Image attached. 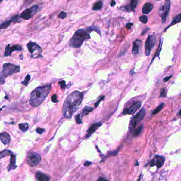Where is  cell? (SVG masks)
<instances>
[{"mask_svg": "<svg viewBox=\"0 0 181 181\" xmlns=\"http://www.w3.org/2000/svg\"><path fill=\"white\" fill-rule=\"evenodd\" d=\"M84 93L75 91L66 98L62 108L63 116L67 119L71 118L83 101Z\"/></svg>", "mask_w": 181, "mask_h": 181, "instance_id": "1", "label": "cell"}, {"mask_svg": "<svg viewBox=\"0 0 181 181\" xmlns=\"http://www.w3.org/2000/svg\"><path fill=\"white\" fill-rule=\"evenodd\" d=\"M51 84L46 86H39L31 92L29 103L33 107H37L42 103L51 90Z\"/></svg>", "mask_w": 181, "mask_h": 181, "instance_id": "2", "label": "cell"}, {"mask_svg": "<svg viewBox=\"0 0 181 181\" xmlns=\"http://www.w3.org/2000/svg\"><path fill=\"white\" fill-rule=\"evenodd\" d=\"M90 38V32L88 29H79L70 40L69 46L76 48H80L85 40Z\"/></svg>", "mask_w": 181, "mask_h": 181, "instance_id": "3", "label": "cell"}, {"mask_svg": "<svg viewBox=\"0 0 181 181\" xmlns=\"http://www.w3.org/2000/svg\"><path fill=\"white\" fill-rule=\"evenodd\" d=\"M20 67L11 63H5L3 65V69L0 72V85L5 83V78L14 74L19 73Z\"/></svg>", "mask_w": 181, "mask_h": 181, "instance_id": "4", "label": "cell"}, {"mask_svg": "<svg viewBox=\"0 0 181 181\" xmlns=\"http://www.w3.org/2000/svg\"><path fill=\"white\" fill-rule=\"evenodd\" d=\"M27 47L29 52L31 54V57L32 58L35 59L43 57L41 54L42 49L36 43L30 41L27 44Z\"/></svg>", "mask_w": 181, "mask_h": 181, "instance_id": "5", "label": "cell"}, {"mask_svg": "<svg viewBox=\"0 0 181 181\" xmlns=\"http://www.w3.org/2000/svg\"><path fill=\"white\" fill-rule=\"evenodd\" d=\"M145 115V109L144 108L141 109L139 112L135 115L131 120L129 124V130L130 131L133 130L138 124L143 120Z\"/></svg>", "mask_w": 181, "mask_h": 181, "instance_id": "6", "label": "cell"}, {"mask_svg": "<svg viewBox=\"0 0 181 181\" xmlns=\"http://www.w3.org/2000/svg\"><path fill=\"white\" fill-rule=\"evenodd\" d=\"M170 7V0H165V2L161 5L159 10V16L161 17L163 23H165L166 21L167 18L169 15Z\"/></svg>", "mask_w": 181, "mask_h": 181, "instance_id": "7", "label": "cell"}, {"mask_svg": "<svg viewBox=\"0 0 181 181\" xmlns=\"http://www.w3.org/2000/svg\"><path fill=\"white\" fill-rule=\"evenodd\" d=\"M41 157L40 155L35 152H29L27 155L26 161L29 166L34 167L40 163Z\"/></svg>", "mask_w": 181, "mask_h": 181, "instance_id": "8", "label": "cell"}, {"mask_svg": "<svg viewBox=\"0 0 181 181\" xmlns=\"http://www.w3.org/2000/svg\"><path fill=\"white\" fill-rule=\"evenodd\" d=\"M39 9L38 5H34L29 9H26L20 14V18L23 20H28L30 19Z\"/></svg>", "mask_w": 181, "mask_h": 181, "instance_id": "9", "label": "cell"}, {"mask_svg": "<svg viewBox=\"0 0 181 181\" xmlns=\"http://www.w3.org/2000/svg\"><path fill=\"white\" fill-rule=\"evenodd\" d=\"M156 43V37L154 35H149L148 36L145 43V55L149 56L152 49L154 47Z\"/></svg>", "mask_w": 181, "mask_h": 181, "instance_id": "10", "label": "cell"}, {"mask_svg": "<svg viewBox=\"0 0 181 181\" xmlns=\"http://www.w3.org/2000/svg\"><path fill=\"white\" fill-rule=\"evenodd\" d=\"M141 101H136L133 103L132 106L130 108H125L123 112V115H133L134 113L140 108L141 106Z\"/></svg>", "mask_w": 181, "mask_h": 181, "instance_id": "11", "label": "cell"}, {"mask_svg": "<svg viewBox=\"0 0 181 181\" xmlns=\"http://www.w3.org/2000/svg\"><path fill=\"white\" fill-rule=\"evenodd\" d=\"M22 50H23V47L19 44L11 45V44H8L5 49L4 56L5 57L10 56L11 55L12 52L14 51H21Z\"/></svg>", "mask_w": 181, "mask_h": 181, "instance_id": "12", "label": "cell"}, {"mask_svg": "<svg viewBox=\"0 0 181 181\" xmlns=\"http://www.w3.org/2000/svg\"><path fill=\"white\" fill-rule=\"evenodd\" d=\"M165 161V157L161 156L156 155L154 157V159H152L150 162V166L151 167L156 166L157 168H161L163 166Z\"/></svg>", "mask_w": 181, "mask_h": 181, "instance_id": "13", "label": "cell"}, {"mask_svg": "<svg viewBox=\"0 0 181 181\" xmlns=\"http://www.w3.org/2000/svg\"><path fill=\"white\" fill-rule=\"evenodd\" d=\"M139 1L140 0H130V2L128 3V5L121 8L128 12L134 11L138 3L139 2Z\"/></svg>", "mask_w": 181, "mask_h": 181, "instance_id": "14", "label": "cell"}, {"mask_svg": "<svg viewBox=\"0 0 181 181\" xmlns=\"http://www.w3.org/2000/svg\"><path fill=\"white\" fill-rule=\"evenodd\" d=\"M102 125L101 122H96L92 124L88 130L87 135L86 136V138H89L92 134H93Z\"/></svg>", "mask_w": 181, "mask_h": 181, "instance_id": "15", "label": "cell"}, {"mask_svg": "<svg viewBox=\"0 0 181 181\" xmlns=\"http://www.w3.org/2000/svg\"><path fill=\"white\" fill-rule=\"evenodd\" d=\"M142 46V41L139 39H136L134 42L132 47V54L136 56L139 53V50Z\"/></svg>", "mask_w": 181, "mask_h": 181, "instance_id": "16", "label": "cell"}, {"mask_svg": "<svg viewBox=\"0 0 181 181\" xmlns=\"http://www.w3.org/2000/svg\"><path fill=\"white\" fill-rule=\"evenodd\" d=\"M10 139H11L9 133L7 132H3L0 134V140L5 145H7L9 144Z\"/></svg>", "mask_w": 181, "mask_h": 181, "instance_id": "17", "label": "cell"}, {"mask_svg": "<svg viewBox=\"0 0 181 181\" xmlns=\"http://www.w3.org/2000/svg\"><path fill=\"white\" fill-rule=\"evenodd\" d=\"M36 178L38 181H49L50 179L48 176L40 172L36 173Z\"/></svg>", "mask_w": 181, "mask_h": 181, "instance_id": "18", "label": "cell"}, {"mask_svg": "<svg viewBox=\"0 0 181 181\" xmlns=\"http://www.w3.org/2000/svg\"><path fill=\"white\" fill-rule=\"evenodd\" d=\"M153 9V5L151 3H146L143 6L142 12L144 14H148L152 11Z\"/></svg>", "mask_w": 181, "mask_h": 181, "instance_id": "19", "label": "cell"}, {"mask_svg": "<svg viewBox=\"0 0 181 181\" xmlns=\"http://www.w3.org/2000/svg\"><path fill=\"white\" fill-rule=\"evenodd\" d=\"M10 156H11V161H10V166H9V170H8L9 171L11 170H14L17 167V166L16 165V155L12 152V153L10 155Z\"/></svg>", "mask_w": 181, "mask_h": 181, "instance_id": "20", "label": "cell"}, {"mask_svg": "<svg viewBox=\"0 0 181 181\" xmlns=\"http://www.w3.org/2000/svg\"><path fill=\"white\" fill-rule=\"evenodd\" d=\"M102 7H103V2L101 0H99L94 3L92 9L94 11H97L101 9Z\"/></svg>", "mask_w": 181, "mask_h": 181, "instance_id": "21", "label": "cell"}, {"mask_svg": "<svg viewBox=\"0 0 181 181\" xmlns=\"http://www.w3.org/2000/svg\"><path fill=\"white\" fill-rule=\"evenodd\" d=\"M93 110H94V108H92V107L87 106H85V108L83 109V112L81 114V117H83V116L87 115H89V113L91 112Z\"/></svg>", "mask_w": 181, "mask_h": 181, "instance_id": "22", "label": "cell"}, {"mask_svg": "<svg viewBox=\"0 0 181 181\" xmlns=\"http://www.w3.org/2000/svg\"><path fill=\"white\" fill-rule=\"evenodd\" d=\"M180 22H181V17H180V14H178V15L174 19V20L170 24V26H168V27L166 28L165 30V31L168 28H170V27L174 25V24H177V23H179Z\"/></svg>", "mask_w": 181, "mask_h": 181, "instance_id": "23", "label": "cell"}, {"mask_svg": "<svg viewBox=\"0 0 181 181\" xmlns=\"http://www.w3.org/2000/svg\"><path fill=\"white\" fill-rule=\"evenodd\" d=\"M12 153V152L11 150H7V149L0 152V159L8 156H10Z\"/></svg>", "mask_w": 181, "mask_h": 181, "instance_id": "24", "label": "cell"}, {"mask_svg": "<svg viewBox=\"0 0 181 181\" xmlns=\"http://www.w3.org/2000/svg\"><path fill=\"white\" fill-rule=\"evenodd\" d=\"M19 128L21 131L23 133L27 131L29 128V124L28 123H23V124H19Z\"/></svg>", "mask_w": 181, "mask_h": 181, "instance_id": "25", "label": "cell"}, {"mask_svg": "<svg viewBox=\"0 0 181 181\" xmlns=\"http://www.w3.org/2000/svg\"><path fill=\"white\" fill-rule=\"evenodd\" d=\"M12 22V20L11 19V20H8L7 21L3 22L2 24H0V30L7 29L9 27V26L10 25Z\"/></svg>", "mask_w": 181, "mask_h": 181, "instance_id": "26", "label": "cell"}, {"mask_svg": "<svg viewBox=\"0 0 181 181\" xmlns=\"http://www.w3.org/2000/svg\"><path fill=\"white\" fill-rule=\"evenodd\" d=\"M143 127L142 126H140L138 128H136L133 132V136L136 137L138 136L141 133L142 131L143 130Z\"/></svg>", "mask_w": 181, "mask_h": 181, "instance_id": "27", "label": "cell"}, {"mask_svg": "<svg viewBox=\"0 0 181 181\" xmlns=\"http://www.w3.org/2000/svg\"><path fill=\"white\" fill-rule=\"evenodd\" d=\"M164 105L165 104H164V103H162L160 105H159L157 107V108L153 111V114L155 115V114H157V113L159 112L163 109Z\"/></svg>", "mask_w": 181, "mask_h": 181, "instance_id": "28", "label": "cell"}, {"mask_svg": "<svg viewBox=\"0 0 181 181\" xmlns=\"http://www.w3.org/2000/svg\"><path fill=\"white\" fill-rule=\"evenodd\" d=\"M30 76L29 75V74H28V75L26 76V77H25V80H24V81L21 82V84L24 85L25 86H27L28 84L29 83V81H30Z\"/></svg>", "mask_w": 181, "mask_h": 181, "instance_id": "29", "label": "cell"}, {"mask_svg": "<svg viewBox=\"0 0 181 181\" xmlns=\"http://www.w3.org/2000/svg\"><path fill=\"white\" fill-rule=\"evenodd\" d=\"M21 18H20V16L17 14V15L13 16V17L11 19L13 22L16 23V22H20L21 21Z\"/></svg>", "mask_w": 181, "mask_h": 181, "instance_id": "30", "label": "cell"}, {"mask_svg": "<svg viewBox=\"0 0 181 181\" xmlns=\"http://www.w3.org/2000/svg\"><path fill=\"white\" fill-rule=\"evenodd\" d=\"M148 18L147 16H142L139 18V20L144 24H145L148 22Z\"/></svg>", "mask_w": 181, "mask_h": 181, "instance_id": "31", "label": "cell"}, {"mask_svg": "<svg viewBox=\"0 0 181 181\" xmlns=\"http://www.w3.org/2000/svg\"><path fill=\"white\" fill-rule=\"evenodd\" d=\"M166 94H167V91H166V89L165 88H162L161 90L159 97H166Z\"/></svg>", "mask_w": 181, "mask_h": 181, "instance_id": "32", "label": "cell"}, {"mask_svg": "<svg viewBox=\"0 0 181 181\" xmlns=\"http://www.w3.org/2000/svg\"><path fill=\"white\" fill-rule=\"evenodd\" d=\"M67 14L65 12L61 11L60 14H58V18H60L61 19H64L67 17Z\"/></svg>", "mask_w": 181, "mask_h": 181, "instance_id": "33", "label": "cell"}, {"mask_svg": "<svg viewBox=\"0 0 181 181\" xmlns=\"http://www.w3.org/2000/svg\"><path fill=\"white\" fill-rule=\"evenodd\" d=\"M58 84L60 85L61 88L62 90H65L66 88V83L65 81H62L58 82Z\"/></svg>", "mask_w": 181, "mask_h": 181, "instance_id": "34", "label": "cell"}, {"mask_svg": "<svg viewBox=\"0 0 181 181\" xmlns=\"http://www.w3.org/2000/svg\"><path fill=\"white\" fill-rule=\"evenodd\" d=\"M76 124H82V119H81V114L78 115L76 117Z\"/></svg>", "mask_w": 181, "mask_h": 181, "instance_id": "35", "label": "cell"}, {"mask_svg": "<svg viewBox=\"0 0 181 181\" xmlns=\"http://www.w3.org/2000/svg\"><path fill=\"white\" fill-rule=\"evenodd\" d=\"M119 150H120V148L117 149L116 150H115L114 152H110L108 153V156H115L116 155L118 154Z\"/></svg>", "mask_w": 181, "mask_h": 181, "instance_id": "36", "label": "cell"}, {"mask_svg": "<svg viewBox=\"0 0 181 181\" xmlns=\"http://www.w3.org/2000/svg\"><path fill=\"white\" fill-rule=\"evenodd\" d=\"M51 101H52L53 102H54V103L58 102V97H57V95L55 94L52 95V97H51Z\"/></svg>", "mask_w": 181, "mask_h": 181, "instance_id": "37", "label": "cell"}, {"mask_svg": "<svg viewBox=\"0 0 181 181\" xmlns=\"http://www.w3.org/2000/svg\"><path fill=\"white\" fill-rule=\"evenodd\" d=\"M104 98H105V96H102V97H101L100 99L98 101L96 102L95 103V108H97V106H98L99 104L100 103V102H101V101H103Z\"/></svg>", "mask_w": 181, "mask_h": 181, "instance_id": "38", "label": "cell"}, {"mask_svg": "<svg viewBox=\"0 0 181 181\" xmlns=\"http://www.w3.org/2000/svg\"><path fill=\"white\" fill-rule=\"evenodd\" d=\"M36 131L37 133H38V134L41 135L45 131V129L44 128H37L36 129Z\"/></svg>", "mask_w": 181, "mask_h": 181, "instance_id": "39", "label": "cell"}, {"mask_svg": "<svg viewBox=\"0 0 181 181\" xmlns=\"http://www.w3.org/2000/svg\"><path fill=\"white\" fill-rule=\"evenodd\" d=\"M133 25V23H127L126 25V28H127V29H131V26H132Z\"/></svg>", "mask_w": 181, "mask_h": 181, "instance_id": "40", "label": "cell"}, {"mask_svg": "<svg viewBox=\"0 0 181 181\" xmlns=\"http://www.w3.org/2000/svg\"><path fill=\"white\" fill-rule=\"evenodd\" d=\"M172 75H170V76H167V77H166L165 78H164V82H167L168 80H170V78L172 77Z\"/></svg>", "mask_w": 181, "mask_h": 181, "instance_id": "41", "label": "cell"}, {"mask_svg": "<svg viewBox=\"0 0 181 181\" xmlns=\"http://www.w3.org/2000/svg\"><path fill=\"white\" fill-rule=\"evenodd\" d=\"M92 164V162L89 161H86L84 163V166H89Z\"/></svg>", "mask_w": 181, "mask_h": 181, "instance_id": "42", "label": "cell"}, {"mask_svg": "<svg viewBox=\"0 0 181 181\" xmlns=\"http://www.w3.org/2000/svg\"><path fill=\"white\" fill-rule=\"evenodd\" d=\"M97 181H108V179H106L104 178V177H99L98 179V180Z\"/></svg>", "mask_w": 181, "mask_h": 181, "instance_id": "43", "label": "cell"}, {"mask_svg": "<svg viewBox=\"0 0 181 181\" xmlns=\"http://www.w3.org/2000/svg\"><path fill=\"white\" fill-rule=\"evenodd\" d=\"M115 3H116V2H115V1L114 0H112V1L111 2V7H113V6H114L115 5Z\"/></svg>", "mask_w": 181, "mask_h": 181, "instance_id": "44", "label": "cell"}, {"mask_svg": "<svg viewBox=\"0 0 181 181\" xmlns=\"http://www.w3.org/2000/svg\"><path fill=\"white\" fill-rule=\"evenodd\" d=\"M148 29H145V30H144V31H143V32H142V34H141V35H144V34L145 33V32H146V31H147L148 30Z\"/></svg>", "mask_w": 181, "mask_h": 181, "instance_id": "45", "label": "cell"}, {"mask_svg": "<svg viewBox=\"0 0 181 181\" xmlns=\"http://www.w3.org/2000/svg\"><path fill=\"white\" fill-rule=\"evenodd\" d=\"M139 165V163H138V161H136V163L135 164V166H138Z\"/></svg>", "mask_w": 181, "mask_h": 181, "instance_id": "46", "label": "cell"}, {"mask_svg": "<svg viewBox=\"0 0 181 181\" xmlns=\"http://www.w3.org/2000/svg\"><path fill=\"white\" fill-rule=\"evenodd\" d=\"M141 175H140V177H139V179H138V181H140V179H141Z\"/></svg>", "mask_w": 181, "mask_h": 181, "instance_id": "47", "label": "cell"}, {"mask_svg": "<svg viewBox=\"0 0 181 181\" xmlns=\"http://www.w3.org/2000/svg\"><path fill=\"white\" fill-rule=\"evenodd\" d=\"M5 106H3L2 108H0V111H1L2 110L3 108H4V107H5Z\"/></svg>", "mask_w": 181, "mask_h": 181, "instance_id": "48", "label": "cell"}, {"mask_svg": "<svg viewBox=\"0 0 181 181\" xmlns=\"http://www.w3.org/2000/svg\"><path fill=\"white\" fill-rule=\"evenodd\" d=\"M3 0H0V2H1Z\"/></svg>", "mask_w": 181, "mask_h": 181, "instance_id": "49", "label": "cell"}, {"mask_svg": "<svg viewBox=\"0 0 181 181\" xmlns=\"http://www.w3.org/2000/svg\"><path fill=\"white\" fill-rule=\"evenodd\" d=\"M157 1H159V0H157Z\"/></svg>", "mask_w": 181, "mask_h": 181, "instance_id": "50", "label": "cell"}]
</instances>
